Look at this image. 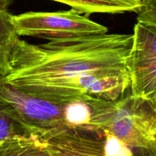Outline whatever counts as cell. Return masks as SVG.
<instances>
[{
  "label": "cell",
  "mask_w": 156,
  "mask_h": 156,
  "mask_svg": "<svg viewBox=\"0 0 156 156\" xmlns=\"http://www.w3.org/2000/svg\"><path fill=\"white\" fill-rule=\"evenodd\" d=\"M133 34H101L32 44L15 40L1 76L19 91L56 104L114 101L130 86Z\"/></svg>",
  "instance_id": "obj_1"
},
{
  "label": "cell",
  "mask_w": 156,
  "mask_h": 156,
  "mask_svg": "<svg viewBox=\"0 0 156 156\" xmlns=\"http://www.w3.org/2000/svg\"><path fill=\"white\" fill-rule=\"evenodd\" d=\"M86 129H105L120 139L135 156H156V113L149 101L125 94L114 101L90 98Z\"/></svg>",
  "instance_id": "obj_2"
},
{
  "label": "cell",
  "mask_w": 156,
  "mask_h": 156,
  "mask_svg": "<svg viewBox=\"0 0 156 156\" xmlns=\"http://www.w3.org/2000/svg\"><path fill=\"white\" fill-rule=\"evenodd\" d=\"M12 22L18 37L47 41L108 33L106 26L73 9L61 12H28L12 15Z\"/></svg>",
  "instance_id": "obj_3"
},
{
  "label": "cell",
  "mask_w": 156,
  "mask_h": 156,
  "mask_svg": "<svg viewBox=\"0 0 156 156\" xmlns=\"http://www.w3.org/2000/svg\"><path fill=\"white\" fill-rule=\"evenodd\" d=\"M39 137L51 156H135L120 139L105 129L64 128Z\"/></svg>",
  "instance_id": "obj_4"
},
{
  "label": "cell",
  "mask_w": 156,
  "mask_h": 156,
  "mask_svg": "<svg viewBox=\"0 0 156 156\" xmlns=\"http://www.w3.org/2000/svg\"><path fill=\"white\" fill-rule=\"evenodd\" d=\"M0 95L13 108L30 134L41 136L69 128L66 105L56 104L19 91L6 84L0 76Z\"/></svg>",
  "instance_id": "obj_5"
},
{
  "label": "cell",
  "mask_w": 156,
  "mask_h": 156,
  "mask_svg": "<svg viewBox=\"0 0 156 156\" xmlns=\"http://www.w3.org/2000/svg\"><path fill=\"white\" fill-rule=\"evenodd\" d=\"M156 62V30L143 23L134 26L133 44L128 59L130 69Z\"/></svg>",
  "instance_id": "obj_6"
},
{
  "label": "cell",
  "mask_w": 156,
  "mask_h": 156,
  "mask_svg": "<svg viewBox=\"0 0 156 156\" xmlns=\"http://www.w3.org/2000/svg\"><path fill=\"white\" fill-rule=\"evenodd\" d=\"M63 3L81 14H122L137 12L143 0H52Z\"/></svg>",
  "instance_id": "obj_7"
},
{
  "label": "cell",
  "mask_w": 156,
  "mask_h": 156,
  "mask_svg": "<svg viewBox=\"0 0 156 156\" xmlns=\"http://www.w3.org/2000/svg\"><path fill=\"white\" fill-rule=\"evenodd\" d=\"M0 156H51L38 136L10 137L0 141Z\"/></svg>",
  "instance_id": "obj_8"
},
{
  "label": "cell",
  "mask_w": 156,
  "mask_h": 156,
  "mask_svg": "<svg viewBox=\"0 0 156 156\" xmlns=\"http://www.w3.org/2000/svg\"><path fill=\"white\" fill-rule=\"evenodd\" d=\"M130 94L151 100L156 95V62L129 70Z\"/></svg>",
  "instance_id": "obj_9"
},
{
  "label": "cell",
  "mask_w": 156,
  "mask_h": 156,
  "mask_svg": "<svg viewBox=\"0 0 156 156\" xmlns=\"http://www.w3.org/2000/svg\"><path fill=\"white\" fill-rule=\"evenodd\" d=\"M18 37L12 22V15L8 9L0 7V76L6 73L9 57L15 40Z\"/></svg>",
  "instance_id": "obj_10"
},
{
  "label": "cell",
  "mask_w": 156,
  "mask_h": 156,
  "mask_svg": "<svg viewBox=\"0 0 156 156\" xmlns=\"http://www.w3.org/2000/svg\"><path fill=\"white\" fill-rule=\"evenodd\" d=\"M31 135L12 106L0 95V141L10 137Z\"/></svg>",
  "instance_id": "obj_11"
},
{
  "label": "cell",
  "mask_w": 156,
  "mask_h": 156,
  "mask_svg": "<svg viewBox=\"0 0 156 156\" xmlns=\"http://www.w3.org/2000/svg\"><path fill=\"white\" fill-rule=\"evenodd\" d=\"M91 119V110L85 101H75L66 105V121L69 128L86 129Z\"/></svg>",
  "instance_id": "obj_12"
},
{
  "label": "cell",
  "mask_w": 156,
  "mask_h": 156,
  "mask_svg": "<svg viewBox=\"0 0 156 156\" xmlns=\"http://www.w3.org/2000/svg\"><path fill=\"white\" fill-rule=\"evenodd\" d=\"M137 13V22L143 23L156 30V0H143Z\"/></svg>",
  "instance_id": "obj_13"
},
{
  "label": "cell",
  "mask_w": 156,
  "mask_h": 156,
  "mask_svg": "<svg viewBox=\"0 0 156 156\" xmlns=\"http://www.w3.org/2000/svg\"><path fill=\"white\" fill-rule=\"evenodd\" d=\"M13 1L14 0H0V7L8 9V8L11 5Z\"/></svg>",
  "instance_id": "obj_14"
},
{
  "label": "cell",
  "mask_w": 156,
  "mask_h": 156,
  "mask_svg": "<svg viewBox=\"0 0 156 156\" xmlns=\"http://www.w3.org/2000/svg\"><path fill=\"white\" fill-rule=\"evenodd\" d=\"M149 102H150L151 105H152V108H153V109H154V111H155V112L156 113V95L153 98L151 99V100H149Z\"/></svg>",
  "instance_id": "obj_15"
}]
</instances>
